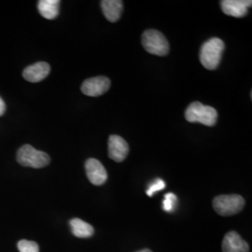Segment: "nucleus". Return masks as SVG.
Returning a JSON list of instances; mask_svg holds the SVG:
<instances>
[{"instance_id": "nucleus-1", "label": "nucleus", "mask_w": 252, "mask_h": 252, "mask_svg": "<svg viewBox=\"0 0 252 252\" xmlns=\"http://www.w3.org/2000/svg\"><path fill=\"white\" fill-rule=\"evenodd\" d=\"M224 48V42L221 39L218 37L208 39L200 50V61L202 65L208 70L216 69L220 63Z\"/></svg>"}, {"instance_id": "nucleus-2", "label": "nucleus", "mask_w": 252, "mask_h": 252, "mask_svg": "<svg viewBox=\"0 0 252 252\" xmlns=\"http://www.w3.org/2000/svg\"><path fill=\"white\" fill-rule=\"evenodd\" d=\"M185 118L189 123H200L204 126H214L218 121L216 109L203 105L200 102H193L185 111Z\"/></svg>"}, {"instance_id": "nucleus-3", "label": "nucleus", "mask_w": 252, "mask_h": 252, "mask_svg": "<svg viewBox=\"0 0 252 252\" xmlns=\"http://www.w3.org/2000/svg\"><path fill=\"white\" fill-rule=\"evenodd\" d=\"M17 161L23 166L42 168L50 163L51 158L47 153L37 151L31 145H25L17 153Z\"/></svg>"}, {"instance_id": "nucleus-4", "label": "nucleus", "mask_w": 252, "mask_h": 252, "mask_svg": "<svg viewBox=\"0 0 252 252\" xmlns=\"http://www.w3.org/2000/svg\"><path fill=\"white\" fill-rule=\"evenodd\" d=\"M142 45L150 54L165 56L169 53V43L161 32L155 29L146 30L142 35Z\"/></svg>"}, {"instance_id": "nucleus-5", "label": "nucleus", "mask_w": 252, "mask_h": 252, "mask_svg": "<svg viewBox=\"0 0 252 252\" xmlns=\"http://www.w3.org/2000/svg\"><path fill=\"white\" fill-rule=\"evenodd\" d=\"M245 206V200L238 194L219 195L213 200V207L220 216H233L239 213Z\"/></svg>"}, {"instance_id": "nucleus-6", "label": "nucleus", "mask_w": 252, "mask_h": 252, "mask_svg": "<svg viewBox=\"0 0 252 252\" xmlns=\"http://www.w3.org/2000/svg\"><path fill=\"white\" fill-rule=\"evenodd\" d=\"M110 88V81L107 77H94L83 81L81 92L88 96H99L107 93Z\"/></svg>"}, {"instance_id": "nucleus-7", "label": "nucleus", "mask_w": 252, "mask_h": 252, "mask_svg": "<svg viewBox=\"0 0 252 252\" xmlns=\"http://www.w3.org/2000/svg\"><path fill=\"white\" fill-rule=\"evenodd\" d=\"M129 153V145L126 140L117 135H112L108 138V157L121 162L126 160Z\"/></svg>"}, {"instance_id": "nucleus-8", "label": "nucleus", "mask_w": 252, "mask_h": 252, "mask_svg": "<svg viewBox=\"0 0 252 252\" xmlns=\"http://www.w3.org/2000/svg\"><path fill=\"white\" fill-rule=\"evenodd\" d=\"M85 170L88 180L95 186L103 185L108 180V173L106 168L96 159H88L85 162Z\"/></svg>"}, {"instance_id": "nucleus-9", "label": "nucleus", "mask_w": 252, "mask_h": 252, "mask_svg": "<svg viewBox=\"0 0 252 252\" xmlns=\"http://www.w3.org/2000/svg\"><path fill=\"white\" fill-rule=\"evenodd\" d=\"M251 0H222L220 1V7L223 13L228 16L235 18H242L249 12L252 7Z\"/></svg>"}, {"instance_id": "nucleus-10", "label": "nucleus", "mask_w": 252, "mask_h": 252, "mask_svg": "<svg viewBox=\"0 0 252 252\" xmlns=\"http://www.w3.org/2000/svg\"><path fill=\"white\" fill-rule=\"evenodd\" d=\"M223 252H249L250 246L234 231L225 234L222 241Z\"/></svg>"}, {"instance_id": "nucleus-11", "label": "nucleus", "mask_w": 252, "mask_h": 252, "mask_svg": "<svg viewBox=\"0 0 252 252\" xmlns=\"http://www.w3.org/2000/svg\"><path fill=\"white\" fill-rule=\"evenodd\" d=\"M51 71L50 64L46 62H38V63L31 64L25 68L23 76L29 82H39L43 81L48 77Z\"/></svg>"}, {"instance_id": "nucleus-12", "label": "nucleus", "mask_w": 252, "mask_h": 252, "mask_svg": "<svg viewBox=\"0 0 252 252\" xmlns=\"http://www.w3.org/2000/svg\"><path fill=\"white\" fill-rule=\"evenodd\" d=\"M101 8L105 17L109 22L115 23L121 18L124 3L121 0H103L101 1Z\"/></svg>"}, {"instance_id": "nucleus-13", "label": "nucleus", "mask_w": 252, "mask_h": 252, "mask_svg": "<svg viewBox=\"0 0 252 252\" xmlns=\"http://www.w3.org/2000/svg\"><path fill=\"white\" fill-rule=\"evenodd\" d=\"M60 3L59 0H40L37 3V9L42 17L54 20L59 15Z\"/></svg>"}, {"instance_id": "nucleus-14", "label": "nucleus", "mask_w": 252, "mask_h": 252, "mask_svg": "<svg viewBox=\"0 0 252 252\" xmlns=\"http://www.w3.org/2000/svg\"><path fill=\"white\" fill-rule=\"evenodd\" d=\"M69 225L72 234L79 238H88L94 233V227L81 219H72Z\"/></svg>"}, {"instance_id": "nucleus-15", "label": "nucleus", "mask_w": 252, "mask_h": 252, "mask_svg": "<svg viewBox=\"0 0 252 252\" xmlns=\"http://www.w3.org/2000/svg\"><path fill=\"white\" fill-rule=\"evenodd\" d=\"M17 246L20 252H39L38 245L34 241L21 240Z\"/></svg>"}, {"instance_id": "nucleus-16", "label": "nucleus", "mask_w": 252, "mask_h": 252, "mask_svg": "<svg viewBox=\"0 0 252 252\" xmlns=\"http://www.w3.org/2000/svg\"><path fill=\"white\" fill-rule=\"evenodd\" d=\"M177 196L176 194L169 192V193H166L165 196H164V200H163V209L167 212H172L174 210V208L176 207V204H177Z\"/></svg>"}, {"instance_id": "nucleus-17", "label": "nucleus", "mask_w": 252, "mask_h": 252, "mask_svg": "<svg viewBox=\"0 0 252 252\" xmlns=\"http://www.w3.org/2000/svg\"><path fill=\"white\" fill-rule=\"evenodd\" d=\"M164 188H165V183H164V181L160 180V179H158V180H156L153 182V184L150 186L149 189H147V194H148L150 197H152L156 191H159V190L164 189Z\"/></svg>"}, {"instance_id": "nucleus-18", "label": "nucleus", "mask_w": 252, "mask_h": 252, "mask_svg": "<svg viewBox=\"0 0 252 252\" xmlns=\"http://www.w3.org/2000/svg\"><path fill=\"white\" fill-rule=\"evenodd\" d=\"M6 111V105L3 99L0 97V116H2Z\"/></svg>"}, {"instance_id": "nucleus-19", "label": "nucleus", "mask_w": 252, "mask_h": 252, "mask_svg": "<svg viewBox=\"0 0 252 252\" xmlns=\"http://www.w3.org/2000/svg\"><path fill=\"white\" fill-rule=\"evenodd\" d=\"M153 252L151 250H148V249H146V250H142V251H139V252Z\"/></svg>"}]
</instances>
